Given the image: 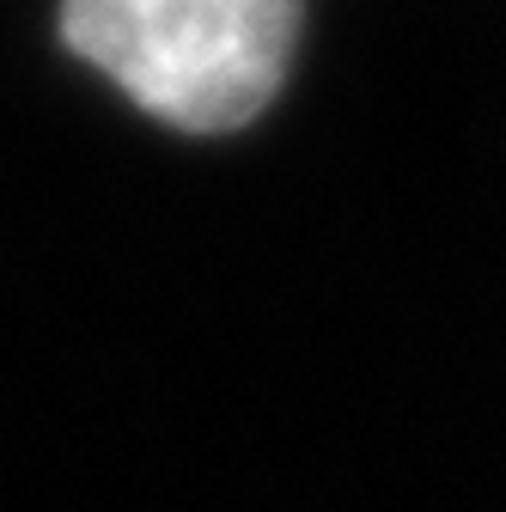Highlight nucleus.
<instances>
[{
	"mask_svg": "<svg viewBox=\"0 0 506 512\" xmlns=\"http://www.w3.org/2000/svg\"><path fill=\"white\" fill-rule=\"evenodd\" d=\"M305 0H61V43L183 135L257 122L299 49Z\"/></svg>",
	"mask_w": 506,
	"mask_h": 512,
	"instance_id": "obj_1",
	"label": "nucleus"
}]
</instances>
